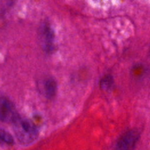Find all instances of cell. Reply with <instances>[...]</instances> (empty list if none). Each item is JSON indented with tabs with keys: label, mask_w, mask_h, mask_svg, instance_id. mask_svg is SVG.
Returning <instances> with one entry per match:
<instances>
[{
	"label": "cell",
	"mask_w": 150,
	"mask_h": 150,
	"mask_svg": "<svg viewBox=\"0 0 150 150\" xmlns=\"http://www.w3.org/2000/svg\"><path fill=\"white\" fill-rule=\"evenodd\" d=\"M15 133L21 143L29 144L38 136V130L33 122L27 119L19 118L14 122Z\"/></svg>",
	"instance_id": "1"
},
{
	"label": "cell",
	"mask_w": 150,
	"mask_h": 150,
	"mask_svg": "<svg viewBox=\"0 0 150 150\" xmlns=\"http://www.w3.org/2000/svg\"><path fill=\"white\" fill-rule=\"evenodd\" d=\"M18 117L13 103L5 98H0V120L4 122H14Z\"/></svg>",
	"instance_id": "2"
},
{
	"label": "cell",
	"mask_w": 150,
	"mask_h": 150,
	"mask_svg": "<svg viewBox=\"0 0 150 150\" xmlns=\"http://www.w3.org/2000/svg\"><path fill=\"white\" fill-rule=\"evenodd\" d=\"M40 41L44 51L51 53L54 50V36L49 24L45 23L40 28Z\"/></svg>",
	"instance_id": "3"
},
{
	"label": "cell",
	"mask_w": 150,
	"mask_h": 150,
	"mask_svg": "<svg viewBox=\"0 0 150 150\" xmlns=\"http://www.w3.org/2000/svg\"><path fill=\"white\" fill-rule=\"evenodd\" d=\"M138 139L139 133L137 130H129L119 139L115 150H133Z\"/></svg>",
	"instance_id": "4"
},
{
	"label": "cell",
	"mask_w": 150,
	"mask_h": 150,
	"mask_svg": "<svg viewBox=\"0 0 150 150\" xmlns=\"http://www.w3.org/2000/svg\"><path fill=\"white\" fill-rule=\"evenodd\" d=\"M57 82L51 78L47 79L44 83V91L48 98H52L57 92Z\"/></svg>",
	"instance_id": "5"
},
{
	"label": "cell",
	"mask_w": 150,
	"mask_h": 150,
	"mask_svg": "<svg viewBox=\"0 0 150 150\" xmlns=\"http://www.w3.org/2000/svg\"><path fill=\"white\" fill-rule=\"evenodd\" d=\"M14 140L13 138L8 132L4 130H0V143L5 144H13Z\"/></svg>",
	"instance_id": "6"
},
{
	"label": "cell",
	"mask_w": 150,
	"mask_h": 150,
	"mask_svg": "<svg viewBox=\"0 0 150 150\" xmlns=\"http://www.w3.org/2000/svg\"><path fill=\"white\" fill-rule=\"evenodd\" d=\"M113 79L112 76H107L103 78L100 82V86L104 90H108L113 86Z\"/></svg>",
	"instance_id": "7"
}]
</instances>
